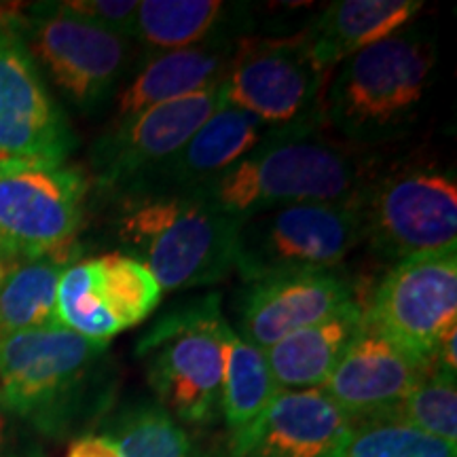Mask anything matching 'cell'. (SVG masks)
I'll use <instances>...</instances> for the list:
<instances>
[{
    "label": "cell",
    "mask_w": 457,
    "mask_h": 457,
    "mask_svg": "<svg viewBox=\"0 0 457 457\" xmlns=\"http://www.w3.org/2000/svg\"><path fill=\"white\" fill-rule=\"evenodd\" d=\"M434 66L432 34L400 28L339 64L324 98V119L353 145L398 138L415 123Z\"/></svg>",
    "instance_id": "3957f363"
},
{
    "label": "cell",
    "mask_w": 457,
    "mask_h": 457,
    "mask_svg": "<svg viewBox=\"0 0 457 457\" xmlns=\"http://www.w3.org/2000/svg\"><path fill=\"white\" fill-rule=\"evenodd\" d=\"M108 343L64 327L34 328L0 339V404L55 430L77 411L106 369Z\"/></svg>",
    "instance_id": "5b68a950"
},
{
    "label": "cell",
    "mask_w": 457,
    "mask_h": 457,
    "mask_svg": "<svg viewBox=\"0 0 457 457\" xmlns=\"http://www.w3.org/2000/svg\"><path fill=\"white\" fill-rule=\"evenodd\" d=\"M21 21H24V20H21L20 11L9 7V4H0V32L7 30V28L20 26Z\"/></svg>",
    "instance_id": "4dcf8cb0"
},
{
    "label": "cell",
    "mask_w": 457,
    "mask_h": 457,
    "mask_svg": "<svg viewBox=\"0 0 457 457\" xmlns=\"http://www.w3.org/2000/svg\"><path fill=\"white\" fill-rule=\"evenodd\" d=\"M356 199L279 205L239 220V278L250 284L288 273L335 270L362 242Z\"/></svg>",
    "instance_id": "8992f818"
},
{
    "label": "cell",
    "mask_w": 457,
    "mask_h": 457,
    "mask_svg": "<svg viewBox=\"0 0 457 457\" xmlns=\"http://www.w3.org/2000/svg\"><path fill=\"white\" fill-rule=\"evenodd\" d=\"M108 436L121 457H204L179 421L157 403L123 409Z\"/></svg>",
    "instance_id": "d4e9b609"
},
{
    "label": "cell",
    "mask_w": 457,
    "mask_h": 457,
    "mask_svg": "<svg viewBox=\"0 0 457 457\" xmlns=\"http://www.w3.org/2000/svg\"><path fill=\"white\" fill-rule=\"evenodd\" d=\"M62 4L72 13L81 15L85 20L106 28V30L128 38L134 37L136 13H138L136 0H71V3Z\"/></svg>",
    "instance_id": "f1b7e54d"
},
{
    "label": "cell",
    "mask_w": 457,
    "mask_h": 457,
    "mask_svg": "<svg viewBox=\"0 0 457 457\" xmlns=\"http://www.w3.org/2000/svg\"><path fill=\"white\" fill-rule=\"evenodd\" d=\"M350 301H353L352 286L335 270L250 282L239 303V337L267 352L288 335L312 327Z\"/></svg>",
    "instance_id": "9a60e30c"
},
{
    "label": "cell",
    "mask_w": 457,
    "mask_h": 457,
    "mask_svg": "<svg viewBox=\"0 0 457 457\" xmlns=\"http://www.w3.org/2000/svg\"><path fill=\"white\" fill-rule=\"evenodd\" d=\"M55 313L60 327L91 341L111 343L123 330L102 299L96 259L66 267L57 284Z\"/></svg>",
    "instance_id": "cb8c5ba5"
},
{
    "label": "cell",
    "mask_w": 457,
    "mask_h": 457,
    "mask_svg": "<svg viewBox=\"0 0 457 457\" xmlns=\"http://www.w3.org/2000/svg\"><path fill=\"white\" fill-rule=\"evenodd\" d=\"M87 185L64 163H0V273L15 262L60 259L83 220Z\"/></svg>",
    "instance_id": "52a82bcc"
},
{
    "label": "cell",
    "mask_w": 457,
    "mask_h": 457,
    "mask_svg": "<svg viewBox=\"0 0 457 457\" xmlns=\"http://www.w3.org/2000/svg\"><path fill=\"white\" fill-rule=\"evenodd\" d=\"M364 318L394 343L434 364L438 345L457 328V248L398 261Z\"/></svg>",
    "instance_id": "8fae6325"
},
{
    "label": "cell",
    "mask_w": 457,
    "mask_h": 457,
    "mask_svg": "<svg viewBox=\"0 0 457 457\" xmlns=\"http://www.w3.org/2000/svg\"><path fill=\"white\" fill-rule=\"evenodd\" d=\"M64 270L66 262L51 256L15 262L0 273V339L57 327L55 295Z\"/></svg>",
    "instance_id": "603a6c76"
},
{
    "label": "cell",
    "mask_w": 457,
    "mask_h": 457,
    "mask_svg": "<svg viewBox=\"0 0 457 457\" xmlns=\"http://www.w3.org/2000/svg\"><path fill=\"white\" fill-rule=\"evenodd\" d=\"M353 424L322 390L282 392L231 457H341Z\"/></svg>",
    "instance_id": "e0dca14e"
},
{
    "label": "cell",
    "mask_w": 457,
    "mask_h": 457,
    "mask_svg": "<svg viewBox=\"0 0 457 457\" xmlns=\"http://www.w3.org/2000/svg\"><path fill=\"white\" fill-rule=\"evenodd\" d=\"M239 220L197 193L121 195L117 237L155 276L162 290L220 282L236 270Z\"/></svg>",
    "instance_id": "7a4b0ae2"
},
{
    "label": "cell",
    "mask_w": 457,
    "mask_h": 457,
    "mask_svg": "<svg viewBox=\"0 0 457 457\" xmlns=\"http://www.w3.org/2000/svg\"><path fill=\"white\" fill-rule=\"evenodd\" d=\"M324 79L299 37L239 38L222 94L228 106L284 128L324 121Z\"/></svg>",
    "instance_id": "30bf717a"
},
{
    "label": "cell",
    "mask_w": 457,
    "mask_h": 457,
    "mask_svg": "<svg viewBox=\"0 0 457 457\" xmlns=\"http://www.w3.org/2000/svg\"><path fill=\"white\" fill-rule=\"evenodd\" d=\"M341 457H457V445L400 421H370L353 428Z\"/></svg>",
    "instance_id": "83f0119b"
},
{
    "label": "cell",
    "mask_w": 457,
    "mask_h": 457,
    "mask_svg": "<svg viewBox=\"0 0 457 457\" xmlns=\"http://www.w3.org/2000/svg\"><path fill=\"white\" fill-rule=\"evenodd\" d=\"M432 367L364 318L362 330L320 390L345 413L353 428L370 421H394L404 400Z\"/></svg>",
    "instance_id": "5bb4252c"
},
{
    "label": "cell",
    "mask_w": 457,
    "mask_h": 457,
    "mask_svg": "<svg viewBox=\"0 0 457 457\" xmlns=\"http://www.w3.org/2000/svg\"><path fill=\"white\" fill-rule=\"evenodd\" d=\"M250 28V7L220 0H145L138 3L134 41L151 55L212 41H239Z\"/></svg>",
    "instance_id": "ffe728a7"
},
{
    "label": "cell",
    "mask_w": 457,
    "mask_h": 457,
    "mask_svg": "<svg viewBox=\"0 0 457 457\" xmlns=\"http://www.w3.org/2000/svg\"><path fill=\"white\" fill-rule=\"evenodd\" d=\"M21 30L28 51L47 68L57 87L85 111H96L117 91L134 57V41L68 11L38 4Z\"/></svg>",
    "instance_id": "9c48e42d"
},
{
    "label": "cell",
    "mask_w": 457,
    "mask_h": 457,
    "mask_svg": "<svg viewBox=\"0 0 457 457\" xmlns=\"http://www.w3.org/2000/svg\"><path fill=\"white\" fill-rule=\"evenodd\" d=\"M96 262L102 299L123 330L157 310L163 290L146 265L123 253L100 256Z\"/></svg>",
    "instance_id": "484cf974"
},
{
    "label": "cell",
    "mask_w": 457,
    "mask_h": 457,
    "mask_svg": "<svg viewBox=\"0 0 457 457\" xmlns=\"http://www.w3.org/2000/svg\"><path fill=\"white\" fill-rule=\"evenodd\" d=\"M279 394L282 390L267 362V353L228 327L222 341L220 390V415L231 434L228 451H236L250 436Z\"/></svg>",
    "instance_id": "7402d4cb"
},
{
    "label": "cell",
    "mask_w": 457,
    "mask_h": 457,
    "mask_svg": "<svg viewBox=\"0 0 457 457\" xmlns=\"http://www.w3.org/2000/svg\"><path fill=\"white\" fill-rule=\"evenodd\" d=\"M420 0H337L299 34L320 71L392 37L420 13Z\"/></svg>",
    "instance_id": "d6986e66"
},
{
    "label": "cell",
    "mask_w": 457,
    "mask_h": 457,
    "mask_svg": "<svg viewBox=\"0 0 457 457\" xmlns=\"http://www.w3.org/2000/svg\"><path fill=\"white\" fill-rule=\"evenodd\" d=\"M415 430L457 445V381L449 370L432 367L421 384L409 394L396 420Z\"/></svg>",
    "instance_id": "4316f807"
},
{
    "label": "cell",
    "mask_w": 457,
    "mask_h": 457,
    "mask_svg": "<svg viewBox=\"0 0 457 457\" xmlns=\"http://www.w3.org/2000/svg\"><path fill=\"white\" fill-rule=\"evenodd\" d=\"M68 457H121V453L108 434H87L72 445Z\"/></svg>",
    "instance_id": "f546056e"
},
{
    "label": "cell",
    "mask_w": 457,
    "mask_h": 457,
    "mask_svg": "<svg viewBox=\"0 0 457 457\" xmlns=\"http://www.w3.org/2000/svg\"><path fill=\"white\" fill-rule=\"evenodd\" d=\"M364 327V307L350 301L312 327L296 330L267 350L282 392L320 390Z\"/></svg>",
    "instance_id": "44dd1931"
},
{
    "label": "cell",
    "mask_w": 457,
    "mask_h": 457,
    "mask_svg": "<svg viewBox=\"0 0 457 457\" xmlns=\"http://www.w3.org/2000/svg\"><path fill=\"white\" fill-rule=\"evenodd\" d=\"M271 131L273 125L225 102L168 163L128 193H202L250 155Z\"/></svg>",
    "instance_id": "2e32d148"
},
{
    "label": "cell",
    "mask_w": 457,
    "mask_h": 457,
    "mask_svg": "<svg viewBox=\"0 0 457 457\" xmlns=\"http://www.w3.org/2000/svg\"><path fill=\"white\" fill-rule=\"evenodd\" d=\"M21 24L0 32V163H64L74 136L37 71Z\"/></svg>",
    "instance_id": "4fadbf2b"
},
{
    "label": "cell",
    "mask_w": 457,
    "mask_h": 457,
    "mask_svg": "<svg viewBox=\"0 0 457 457\" xmlns=\"http://www.w3.org/2000/svg\"><path fill=\"white\" fill-rule=\"evenodd\" d=\"M237 41H212L151 55L117 100V119L136 117L165 102L187 98L225 81Z\"/></svg>",
    "instance_id": "ac0fdd59"
},
{
    "label": "cell",
    "mask_w": 457,
    "mask_h": 457,
    "mask_svg": "<svg viewBox=\"0 0 457 457\" xmlns=\"http://www.w3.org/2000/svg\"><path fill=\"white\" fill-rule=\"evenodd\" d=\"M362 239L379 256L404 261L457 248V185L432 168L369 180L358 195Z\"/></svg>",
    "instance_id": "ba28073f"
},
{
    "label": "cell",
    "mask_w": 457,
    "mask_h": 457,
    "mask_svg": "<svg viewBox=\"0 0 457 457\" xmlns=\"http://www.w3.org/2000/svg\"><path fill=\"white\" fill-rule=\"evenodd\" d=\"M227 330L220 296L205 295L170 310L136 343V356L146 358L157 404L176 421L210 426L220 417Z\"/></svg>",
    "instance_id": "277c9868"
},
{
    "label": "cell",
    "mask_w": 457,
    "mask_h": 457,
    "mask_svg": "<svg viewBox=\"0 0 457 457\" xmlns=\"http://www.w3.org/2000/svg\"><path fill=\"white\" fill-rule=\"evenodd\" d=\"M322 123L273 128L250 155L197 195L237 220L279 205L352 202L369 185L370 162L356 146L324 136Z\"/></svg>",
    "instance_id": "6da1fadb"
},
{
    "label": "cell",
    "mask_w": 457,
    "mask_h": 457,
    "mask_svg": "<svg viewBox=\"0 0 457 457\" xmlns=\"http://www.w3.org/2000/svg\"><path fill=\"white\" fill-rule=\"evenodd\" d=\"M4 441H7V417H4V407L0 404V451L4 447Z\"/></svg>",
    "instance_id": "1f68e13d"
},
{
    "label": "cell",
    "mask_w": 457,
    "mask_h": 457,
    "mask_svg": "<svg viewBox=\"0 0 457 457\" xmlns=\"http://www.w3.org/2000/svg\"><path fill=\"white\" fill-rule=\"evenodd\" d=\"M222 104L225 94L220 83L119 121L96 142L91 153V165L100 185L119 195L142 185L168 163Z\"/></svg>",
    "instance_id": "7c38bea8"
}]
</instances>
